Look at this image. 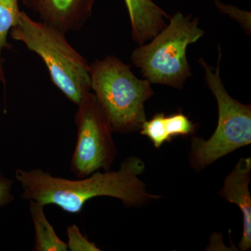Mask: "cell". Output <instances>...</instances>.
I'll return each instance as SVG.
<instances>
[{"instance_id": "8fae6325", "label": "cell", "mask_w": 251, "mask_h": 251, "mask_svg": "<svg viewBox=\"0 0 251 251\" xmlns=\"http://www.w3.org/2000/svg\"><path fill=\"white\" fill-rule=\"evenodd\" d=\"M21 12L18 0H0V59L3 49H12L7 36L17 24Z\"/></svg>"}, {"instance_id": "8992f818", "label": "cell", "mask_w": 251, "mask_h": 251, "mask_svg": "<svg viewBox=\"0 0 251 251\" xmlns=\"http://www.w3.org/2000/svg\"><path fill=\"white\" fill-rule=\"evenodd\" d=\"M75 116L77 142L70 171L77 179L108 171L117 156L112 125L92 92L77 104Z\"/></svg>"}, {"instance_id": "ac0fdd59", "label": "cell", "mask_w": 251, "mask_h": 251, "mask_svg": "<svg viewBox=\"0 0 251 251\" xmlns=\"http://www.w3.org/2000/svg\"><path fill=\"white\" fill-rule=\"evenodd\" d=\"M0 81H1V82H2V80H1V77H0Z\"/></svg>"}, {"instance_id": "7c38bea8", "label": "cell", "mask_w": 251, "mask_h": 251, "mask_svg": "<svg viewBox=\"0 0 251 251\" xmlns=\"http://www.w3.org/2000/svg\"><path fill=\"white\" fill-rule=\"evenodd\" d=\"M165 118L166 115L163 112L156 113L151 120H145L140 130L141 135L148 137L156 149L172 140L166 131Z\"/></svg>"}, {"instance_id": "5b68a950", "label": "cell", "mask_w": 251, "mask_h": 251, "mask_svg": "<svg viewBox=\"0 0 251 251\" xmlns=\"http://www.w3.org/2000/svg\"><path fill=\"white\" fill-rule=\"evenodd\" d=\"M221 56L222 52L219 46L216 69L204 59H199L204 71L206 84L217 102L219 121L214 134L209 139L195 136L191 138L188 160L197 172L251 143V105L240 103L227 93L220 74Z\"/></svg>"}, {"instance_id": "ba28073f", "label": "cell", "mask_w": 251, "mask_h": 251, "mask_svg": "<svg viewBox=\"0 0 251 251\" xmlns=\"http://www.w3.org/2000/svg\"><path fill=\"white\" fill-rule=\"evenodd\" d=\"M251 172L250 157L240 158L225 179L224 186L219 193L221 197L236 204L242 211L243 234L239 244L242 251L249 250L251 248V198L249 192Z\"/></svg>"}, {"instance_id": "6da1fadb", "label": "cell", "mask_w": 251, "mask_h": 251, "mask_svg": "<svg viewBox=\"0 0 251 251\" xmlns=\"http://www.w3.org/2000/svg\"><path fill=\"white\" fill-rule=\"evenodd\" d=\"M145 170L140 158L130 156L122 161L118 171L96 172L77 179L52 176L41 168L17 169L15 176L22 188L23 199L45 206L54 204L75 214L80 213L89 201L101 196L117 198L126 206L144 205L161 198L149 192L140 179Z\"/></svg>"}, {"instance_id": "5bb4252c", "label": "cell", "mask_w": 251, "mask_h": 251, "mask_svg": "<svg viewBox=\"0 0 251 251\" xmlns=\"http://www.w3.org/2000/svg\"><path fill=\"white\" fill-rule=\"evenodd\" d=\"M68 250L70 251H99L100 249L94 243L90 242L80 232L75 224L67 228Z\"/></svg>"}, {"instance_id": "52a82bcc", "label": "cell", "mask_w": 251, "mask_h": 251, "mask_svg": "<svg viewBox=\"0 0 251 251\" xmlns=\"http://www.w3.org/2000/svg\"><path fill=\"white\" fill-rule=\"evenodd\" d=\"M97 0H22L40 21L63 32L80 31L90 19Z\"/></svg>"}, {"instance_id": "7a4b0ae2", "label": "cell", "mask_w": 251, "mask_h": 251, "mask_svg": "<svg viewBox=\"0 0 251 251\" xmlns=\"http://www.w3.org/2000/svg\"><path fill=\"white\" fill-rule=\"evenodd\" d=\"M9 33L40 57L52 83L73 103L77 105L91 92L90 64L68 42L65 33L22 11Z\"/></svg>"}, {"instance_id": "3957f363", "label": "cell", "mask_w": 251, "mask_h": 251, "mask_svg": "<svg viewBox=\"0 0 251 251\" xmlns=\"http://www.w3.org/2000/svg\"><path fill=\"white\" fill-rule=\"evenodd\" d=\"M91 90L115 133L140 131L147 120L145 103L154 94L151 84L138 78L115 56L96 59L90 64Z\"/></svg>"}, {"instance_id": "277c9868", "label": "cell", "mask_w": 251, "mask_h": 251, "mask_svg": "<svg viewBox=\"0 0 251 251\" xmlns=\"http://www.w3.org/2000/svg\"><path fill=\"white\" fill-rule=\"evenodd\" d=\"M204 34L199 27V18L176 13L148 44L139 45L133 51L130 60L151 84L182 88L192 75L186 56L187 48Z\"/></svg>"}, {"instance_id": "e0dca14e", "label": "cell", "mask_w": 251, "mask_h": 251, "mask_svg": "<svg viewBox=\"0 0 251 251\" xmlns=\"http://www.w3.org/2000/svg\"><path fill=\"white\" fill-rule=\"evenodd\" d=\"M0 77H1L3 83L5 84V81L6 80H5L4 71H3L2 61L1 59H0Z\"/></svg>"}, {"instance_id": "2e32d148", "label": "cell", "mask_w": 251, "mask_h": 251, "mask_svg": "<svg viewBox=\"0 0 251 251\" xmlns=\"http://www.w3.org/2000/svg\"><path fill=\"white\" fill-rule=\"evenodd\" d=\"M13 185L14 181L5 176L0 170V208L9 205L14 201Z\"/></svg>"}, {"instance_id": "30bf717a", "label": "cell", "mask_w": 251, "mask_h": 251, "mask_svg": "<svg viewBox=\"0 0 251 251\" xmlns=\"http://www.w3.org/2000/svg\"><path fill=\"white\" fill-rule=\"evenodd\" d=\"M29 201V213L34 229V251H67V243L56 233L46 218L45 205L37 201Z\"/></svg>"}, {"instance_id": "9a60e30c", "label": "cell", "mask_w": 251, "mask_h": 251, "mask_svg": "<svg viewBox=\"0 0 251 251\" xmlns=\"http://www.w3.org/2000/svg\"><path fill=\"white\" fill-rule=\"evenodd\" d=\"M216 7L223 14L228 15L229 17L237 21L243 29L248 34L251 35V14L248 11H242L236 6L232 5H226L220 2L218 0H214Z\"/></svg>"}, {"instance_id": "9c48e42d", "label": "cell", "mask_w": 251, "mask_h": 251, "mask_svg": "<svg viewBox=\"0 0 251 251\" xmlns=\"http://www.w3.org/2000/svg\"><path fill=\"white\" fill-rule=\"evenodd\" d=\"M131 36L139 45L146 44L168 24L171 16L152 0H125Z\"/></svg>"}, {"instance_id": "4fadbf2b", "label": "cell", "mask_w": 251, "mask_h": 251, "mask_svg": "<svg viewBox=\"0 0 251 251\" xmlns=\"http://www.w3.org/2000/svg\"><path fill=\"white\" fill-rule=\"evenodd\" d=\"M165 125L171 139L177 136H191L196 133L197 125L180 112L166 116Z\"/></svg>"}]
</instances>
